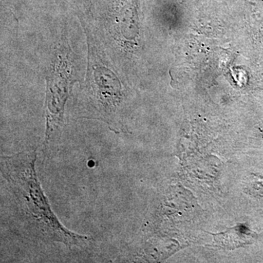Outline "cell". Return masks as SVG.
I'll return each instance as SVG.
<instances>
[{
  "label": "cell",
  "mask_w": 263,
  "mask_h": 263,
  "mask_svg": "<svg viewBox=\"0 0 263 263\" xmlns=\"http://www.w3.org/2000/svg\"><path fill=\"white\" fill-rule=\"evenodd\" d=\"M95 162L93 160L89 161V163H88V165L89 166V167H95Z\"/></svg>",
  "instance_id": "obj_4"
},
{
  "label": "cell",
  "mask_w": 263,
  "mask_h": 263,
  "mask_svg": "<svg viewBox=\"0 0 263 263\" xmlns=\"http://www.w3.org/2000/svg\"><path fill=\"white\" fill-rule=\"evenodd\" d=\"M50 78V76H49ZM57 71L51 74L48 83L46 100V129L43 148L51 149L61 136L64 124L65 106L68 98V79L62 77L59 80Z\"/></svg>",
  "instance_id": "obj_3"
},
{
  "label": "cell",
  "mask_w": 263,
  "mask_h": 263,
  "mask_svg": "<svg viewBox=\"0 0 263 263\" xmlns=\"http://www.w3.org/2000/svg\"><path fill=\"white\" fill-rule=\"evenodd\" d=\"M35 151H24L1 157V173L27 222L46 243H61L69 249L84 247L91 238L67 229L52 210L38 179Z\"/></svg>",
  "instance_id": "obj_1"
},
{
  "label": "cell",
  "mask_w": 263,
  "mask_h": 263,
  "mask_svg": "<svg viewBox=\"0 0 263 263\" xmlns=\"http://www.w3.org/2000/svg\"><path fill=\"white\" fill-rule=\"evenodd\" d=\"M89 60L87 93L83 103V117L106 123L114 133L122 131L119 112L122 107V86L115 74L100 61L101 57L89 40Z\"/></svg>",
  "instance_id": "obj_2"
}]
</instances>
